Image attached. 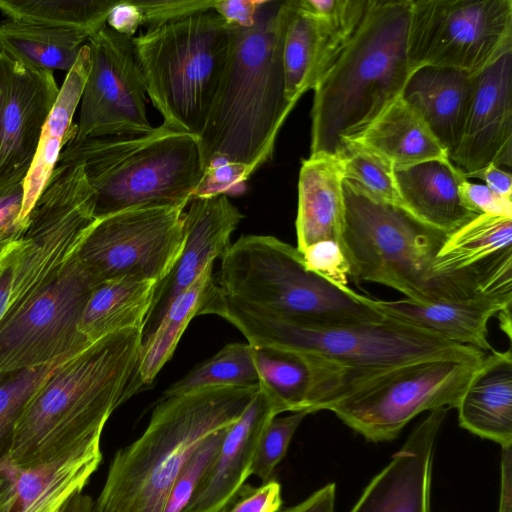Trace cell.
Returning <instances> with one entry per match:
<instances>
[{
    "instance_id": "obj_19",
    "label": "cell",
    "mask_w": 512,
    "mask_h": 512,
    "mask_svg": "<svg viewBox=\"0 0 512 512\" xmlns=\"http://www.w3.org/2000/svg\"><path fill=\"white\" fill-rule=\"evenodd\" d=\"M448 410L429 411L349 512H430L434 448Z\"/></svg>"
},
{
    "instance_id": "obj_37",
    "label": "cell",
    "mask_w": 512,
    "mask_h": 512,
    "mask_svg": "<svg viewBox=\"0 0 512 512\" xmlns=\"http://www.w3.org/2000/svg\"><path fill=\"white\" fill-rule=\"evenodd\" d=\"M59 363L0 371V468L7 465L15 429L25 407Z\"/></svg>"
},
{
    "instance_id": "obj_17",
    "label": "cell",
    "mask_w": 512,
    "mask_h": 512,
    "mask_svg": "<svg viewBox=\"0 0 512 512\" xmlns=\"http://www.w3.org/2000/svg\"><path fill=\"white\" fill-rule=\"evenodd\" d=\"M463 174L512 165V51L474 75L459 142L449 157Z\"/></svg>"
},
{
    "instance_id": "obj_49",
    "label": "cell",
    "mask_w": 512,
    "mask_h": 512,
    "mask_svg": "<svg viewBox=\"0 0 512 512\" xmlns=\"http://www.w3.org/2000/svg\"><path fill=\"white\" fill-rule=\"evenodd\" d=\"M466 179L476 178L497 195L512 200V175L510 172L489 164L482 169L464 174Z\"/></svg>"
},
{
    "instance_id": "obj_27",
    "label": "cell",
    "mask_w": 512,
    "mask_h": 512,
    "mask_svg": "<svg viewBox=\"0 0 512 512\" xmlns=\"http://www.w3.org/2000/svg\"><path fill=\"white\" fill-rule=\"evenodd\" d=\"M90 68V50L82 47L59 89L53 108L42 128L36 154L24 181L21 222L26 219L56 166L61 150L77 133L74 114L80 104Z\"/></svg>"
},
{
    "instance_id": "obj_50",
    "label": "cell",
    "mask_w": 512,
    "mask_h": 512,
    "mask_svg": "<svg viewBox=\"0 0 512 512\" xmlns=\"http://www.w3.org/2000/svg\"><path fill=\"white\" fill-rule=\"evenodd\" d=\"M336 486L328 483L304 501L282 512H335Z\"/></svg>"
},
{
    "instance_id": "obj_16",
    "label": "cell",
    "mask_w": 512,
    "mask_h": 512,
    "mask_svg": "<svg viewBox=\"0 0 512 512\" xmlns=\"http://www.w3.org/2000/svg\"><path fill=\"white\" fill-rule=\"evenodd\" d=\"M59 89L53 70L0 49V188L25 181Z\"/></svg>"
},
{
    "instance_id": "obj_39",
    "label": "cell",
    "mask_w": 512,
    "mask_h": 512,
    "mask_svg": "<svg viewBox=\"0 0 512 512\" xmlns=\"http://www.w3.org/2000/svg\"><path fill=\"white\" fill-rule=\"evenodd\" d=\"M307 411L292 412L285 417H274L263 430L259 439L250 474L262 483L271 480L274 469L283 459L296 429L308 415Z\"/></svg>"
},
{
    "instance_id": "obj_35",
    "label": "cell",
    "mask_w": 512,
    "mask_h": 512,
    "mask_svg": "<svg viewBox=\"0 0 512 512\" xmlns=\"http://www.w3.org/2000/svg\"><path fill=\"white\" fill-rule=\"evenodd\" d=\"M119 0H0L6 18L77 29L90 36L106 25Z\"/></svg>"
},
{
    "instance_id": "obj_43",
    "label": "cell",
    "mask_w": 512,
    "mask_h": 512,
    "mask_svg": "<svg viewBox=\"0 0 512 512\" xmlns=\"http://www.w3.org/2000/svg\"><path fill=\"white\" fill-rule=\"evenodd\" d=\"M281 486L275 480L259 487L243 485L220 512H279Z\"/></svg>"
},
{
    "instance_id": "obj_40",
    "label": "cell",
    "mask_w": 512,
    "mask_h": 512,
    "mask_svg": "<svg viewBox=\"0 0 512 512\" xmlns=\"http://www.w3.org/2000/svg\"><path fill=\"white\" fill-rule=\"evenodd\" d=\"M229 427L209 435L183 465L168 494L164 512L183 510L216 458Z\"/></svg>"
},
{
    "instance_id": "obj_1",
    "label": "cell",
    "mask_w": 512,
    "mask_h": 512,
    "mask_svg": "<svg viewBox=\"0 0 512 512\" xmlns=\"http://www.w3.org/2000/svg\"><path fill=\"white\" fill-rule=\"evenodd\" d=\"M260 349L304 359L312 373L308 410H324L349 383L421 360L480 362L486 352L426 329L386 318L380 322L315 325L226 296L219 288L208 306Z\"/></svg>"
},
{
    "instance_id": "obj_22",
    "label": "cell",
    "mask_w": 512,
    "mask_h": 512,
    "mask_svg": "<svg viewBox=\"0 0 512 512\" xmlns=\"http://www.w3.org/2000/svg\"><path fill=\"white\" fill-rule=\"evenodd\" d=\"M456 409L459 425L469 432L512 446V353L491 349L468 383Z\"/></svg>"
},
{
    "instance_id": "obj_53",
    "label": "cell",
    "mask_w": 512,
    "mask_h": 512,
    "mask_svg": "<svg viewBox=\"0 0 512 512\" xmlns=\"http://www.w3.org/2000/svg\"><path fill=\"white\" fill-rule=\"evenodd\" d=\"M499 317L500 327L511 339V308L501 311L497 314Z\"/></svg>"
},
{
    "instance_id": "obj_25",
    "label": "cell",
    "mask_w": 512,
    "mask_h": 512,
    "mask_svg": "<svg viewBox=\"0 0 512 512\" xmlns=\"http://www.w3.org/2000/svg\"><path fill=\"white\" fill-rule=\"evenodd\" d=\"M102 460L100 443L72 451L35 468L14 470V494L8 512H65L82 492Z\"/></svg>"
},
{
    "instance_id": "obj_38",
    "label": "cell",
    "mask_w": 512,
    "mask_h": 512,
    "mask_svg": "<svg viewBox=\"0 0 512 512\" xmlns=\"http://www.w3.org/2000/svg\"><path fill=\"white\" fill-rule=\"evenodd\" d=\"M338 157L344 180L375 201L406 210L396 183L395 170L385 159L356 142H348Z\"/></svg>"
},
{
    "instance_id": "obj_31",
    "label": "cell",
    "mask_w": 512,
    "mask_h": 512,
    "mask_svg": "<svg viewBox=\"0 0 512 512\" xmlns=\"http://www.w3.org/2000/svg\"><path fill=\"white\" fill-rule=\"evenodd\" d=\"M90 35L84 31L13 18L0 22V49L46 69L68 72Z\"/></svg>"
},
{
    "instance_id": "obj_5",
    "label": "cell",
    "mask_w": 512,
    "mask_h": 512,
    "mask_svg": "<svg viewBox=\"0 0 512 512\" xmlns=\"http://www.w3.org/2000/svg\"><path fill=\"white\" fill-rule=\"evenodd\" d=\"M259 390L216 386L164 397L142 435L115 453L95 504L107 512H164L183 465L209 435L231 426Z\"/></svg>"
},
{
    "instance_id": "obj_28",
    "label": "cell",
    "mask_w": 512,
    "mask_h": 512,
    "mask_svg": "<svg viewBox=\"0 0 512 512\" xmlns=\"http://www.w3.org/2000/svg\"><path fill=\"white\" fill-rule=\"evenodd\" d=\"M351 142L379 155L394 170L449 159L422 115L402 96Z\"/></svg>"
},
{
    "instance_id": "obj_41",
    "label": "cell",
    "mask_w": 512,
    "mask_h": 512,
    "mask_svg": "<svg viewBox=\"0 0 512 512\" xmlns=\"http://www.w3.org/2000/svg\"><path fill=\"white\" fill-rule=\"evenodd\" d=\"M305 267L330 284L347 289L349 262L341 244L335 240H321L301 251Z\"/></svg>"
},
{
    "instance_id": "obj_7",
    "label": "cell",
    "mask_w": 512,
    "mask_h": 512,
    "mask_svg": "<svg viewBox=\"0 0 512 512\" xmlns=\"http://www.w3.org/2000/svg\"><path fill=\"white\" fill-rule=\"evenodd\" d=\"M60 155L82 165L98 219L138 208L184 209L207 171L198 136L163 124L143 135L73 137Z\"/></svg>"
},
{
    "instance_id": "obj_3",
    "label": "cell",
    "mask_w": 512,
    "mask_h": 512,
    "mask_svg": "<svg viewBox=\"0 0 512 512\" xmlns=\"http://www.w3.org/2000/svg\"><path fill=\"white\" fill-rule=\"evenodd\" d=\"M287 1H265L255 23L236 28L233 46L197 135L206 168L245 167L251 176L270 161L295 105L285 96L283 44Z\"/></svg>"
},
{
    "instance_id": "obj_26",
    "label": "cell",
    "mask_w": 512,
    "mask_h": 512,
    "mask_svg": "<svg viewBox=\"0 0 512 512\" xmlns=\"http://www.w3.org/2000/svg\"><path fill=\"white\" fill-rule=\"evenodd\" d=\"M464 174L447 160H431L395 170L406 210L422 223L450 233L476 216L461 203Z\"/></svg>"
},
{
    "instance_id": "obj_21",
    "label": "cell",
    "mask_w": 512,
    "mask_h": 512,
    "mask_svg": "<svg viewBox=\"0 0 512 512\" xmlns=\"http://www.w3.org/2000/svg\"><path fill=\"white\" fill-rule=\"evenodd\" d=\"M371 301L386 318L484 352L493 349L488 340L489 320L512 306V298L479 290L464 299L431 303H418L408 298L389 301L372 298Z\"/></svg>"
},
{
    "instance_id": "obj_46",
    "label": "cell",
    "mask_w": 512,
    "mask_h": 512,
    "mask_svg": "<svg viewBox=\"0 0 512 512\" xmlns=\"http://www.w3.org/2000/svg\"><path fill=\"white\" fill-rule=\"evenodd\" d=\"M250 175L245 167L233 163H220L207 169L194 198L225 194L236 184L245 182Z\"/></svg>"
},
{
    "instance_id": "obj_52",
    "label": "cell",
    "mask_w": 512,
    "mask_h": 512,
    "mask_svg": "<svg viewBox=\"0 0 512 512\" xmlns=\"http://www.w3.org/2000/svg\"><path fill=\"white\" fill-rule=\"evenodd\" d=\"M94 500L87 494L77 493L69 501L65 512H92Z\"/></svg>"
},
{
    "instance_id": "obj_15",
    "label": "cell",
    "mask_w": 512,
    "mask_h": 512,
    "mask_svg": "<svg viewBox=\"0 0 512 512\" xmlns=\"http://www.w3.org/2000/svg\"><path fill=\"white\" fill-rule=\"evenodd\" d=\"M87 45L90 68L80 101L76 140L151 132L147 91L133 38L105 25Z\"/></svg>"
},
{
    "instance_id": "obj_8",
    "label": "cell",
    "mask_w": 512,
    "mask_h": 512,
    "mask_svg": "<svg viewBox=\"0 0 512 512\" xmlns=\"http://www.w3.org/2000/svg\"><path fill=\"white\" fill-rule=\"evenodd\" d=\"M236 28L211 10L147 28L133 37L147 96L163 125L200 133Z\"/></svg>"
},
{
    "instance_id": "obj_14",
    "label": "cell",
    "mask_w": 512,
    "mask_h": 512,
    "mask_svg": "<svg viewBox=\"0 0 512 512\" xmlns=\"http://www.w3.org/2000/svg\"><path fill=\"white\" fill-rule=\"evenodd\" d=\"M183 209L138 208L99 219L78 259L100 282L136 278L161 282L184 244Z\"/></svg>"
},
{
    "instance_id": "obj_10",
    "label": "cell",
    "mask_w": 512,
    "mask_h": 512,
    "mask_svg": "<svg viewBox=\"0 0 512 512\" xmlns=\"http://www.w3.org/2000/svg\"><path fill=\"white\" fill-rule=\"evenodd\" d=\"M98 220L82 165L60 155L23 234L0 250V321L77 257Z\"/></svg>"
},
{
    "instance_id": "obj_44",
    "label": "cell",
    "mask_w": 512,
    "mask_h": 512,
    "mask_svg": "<svg viewBox=\"0 0 512 512\" xmlns=\"http://www.w3.org/2000/svg\"><path fill=\"white\" fill-rule=\"evenodd\" d=\"M462 205L475 215L489 214L512 218V200L503 198L484 184H477L465 177L458 185Z\"/></svg>"
},
{
    "instance_id": "obj_36",
    "label": "cell",
    "mask_w": 512,
    "mask_h": 512,
    "mask_svg": "<svg viewBox=\"0 0 512 512\" xmlns=\"http://www.w3.org/2000/svg\"><path fill=\"white\" fill-rule=\"evenodd\" d=\"M255 350L248 342L225 345L169 386L164 397L207 387L258 385Z\"/></svg>"
},
{
    "instance_id": "obj_6",
    "label": "cell",
    "mask_w": 512,
    "mask_h": 512,
    "mask_svg": "<svg viewBox=\"0 0 512 512\" xmlns=\"http://www.w3.org/2000/svg\"><path fill=\"white\" fill-rule=\"evenodd\" d=\"M342 248L355 282L393 288L418 303L473 295L485 269L453 276L432 272L448 233L432 228L402 207L375 201L343 180Z\"/></svg>"
},
{
    "instance_id": "obj_13",
    "label": "cell",
    "mask_w": 512,
    "mask_h": 512,
    "mask_svg": "<svg viewBox=\"0 0 512 512\" xmlns=\"http://www.w3.org/2000/svg\"><path fill=\"white\" fill-rule=\"evenodd\" d=\"M99 281L76 257L0 321V371L64 361L88 347L79 331L83 309Z\"/></svg>"
},
{
    "instance_id": "obj_30",
    "label": "cell",
    "mask_w": 512,
    "mask_h": 512,
    "mask_svg": "<svg viewBox=\"0 0 512 512\" xmlns=\"http://www.w3.org/2000/svg\"><path fill=\"white\" fill-rule=\"evenodd\" d=\"M512 249V218L480 214L447 234L436 253L432 272L453 276L483 270Z\"/></svg>"
},
{
    "instance_id": "obj_51",
    "label": "cell",
    "mask_w": 512,
    "mask_h": 512,
    "mask_svg": "<svg viewBox=\"0 0 512 512\" xmlns=\"http://www.w3.org/2000/svg\"><path fill=\"white\" fill-rule=\"evenodd\" d=\"M15 487V473L8 467L0 468V512H8Z\"/></svg>"
},
{
    "instance_id": "obj_24",
    "label": "cell",
    "mask_w": 512,
    "mask_h": 512,
    "mask_svg": "<svg viewBox=\"0 0 512 512\" xmlns=\"http://www.w3.org/2000/svg\"><path fill=\"white\" fill-rule=\"evenodd\" d=\"M473 84L474 75L464 71L421 67L412 73L402 94L422 115L449 157L461 136Z\"/></svg>"
},
{
    "instance_id": "obj_29",
    "label": "cell",
    "mask_w": 512,
    "mask_h": 512,
    "mask_svg": "<svg viewBox=\"0 0 512 512\" xmlns=\"http://www.w3.org/2000/svg\"><path fill=\"white\" fill-rule=\"evenodd\" d=\"M157 284L154 280L136 278L100 282L86 302L79 331L92 344L115 332L142 330Z\"/></svg>"
},
{
    "instance_id": "obj_20",
    "label": "cell",
    "mask_w": 512,
    "mask_h": 512,
    "mask_svg": "<svg viewBox=\"0 0 512 512\" xmlns=\"http://www.w3.org/2000/svg\"><path fill=\"white\" fill-rule=\"evenodd\" d=\"M278 412L261 391L227 429L220 450L181 512H220L251 475L261 434Z\"/></svg>"
},
{
    "instance_id": "obj_45",
    "label": "cell",
    "mask_w": 512,
    "mask_h": 512,
    "mask_svg": "<svg viewBox=\"0 0 512 512\" xmlns=\"http://www.w3.org/2000/svg\"><path fill=\"white\" fill-rule=\"evenodd\" d=\"M24 182L0 188V250L19 239L25 225L21 222Z\"/></svg>"
},
{
    "instance_id": "obj_48",
    "label": "cell",
    "mask_w": 512,
    "mask_h": 512,
    "mask_svg": "<svg viewBox=\"0 0 512 512\" xmlns=\"http://www.w3.org/2000/svg\"><path fill=\"white\" fill-rule=\"evenodd\" d=\"M106 25L127 37L133 38L142 25V14L134 0H119L110 11Z\"/></svg>"
},
{
    "instance_id": "obj_2",
    "label": "cell",
    "mask_w": 512,
    "mask_h": 512,
    "mask_svg": "<svg viewBox=\"0 0 512 512\" xmlns=\"http://www.w3.org/2000/svg\"><path fill=\"white\" fill-rule=\"evenodd\" d=\"M142 330L109 334L60 362L25 407L6 467L35 468L100 443L111 414L142 386Z\"/></svg>"
},
{
    "instance_id": "obj_34",
    "label": "cell",
    "mask_w": 512,
    "mask_h": 512,
    "mask_svg": "<svg viewBox=\"0 0 512 512\" xmlns=\"http://www.w3.org/2000/svg\"><path fill=\"white\" fill-rule=\"evenodd\" d=\"M254 361L259 388L278 414L308 412L312 376L305 360L289 353L256 348Z\"/></svg>"
},
{
    "instance_id": "obj_33",
    "label": "cell",
    "mask_w": 512,
    "mask_h": 512,
    "mask_svg": "<svg viewBox=\"0 0 512 512\" xmlns=\"http://www.w3.org/2000/svg\"><path fill=\"white\" fill-rule=\"evenodd\" d=\"M288 14L283 44L285 96L296 105L301 96L313 90L322 58V37L317 18L299 0L287 1Z\"/></svg>"
},
{
    "instance_id": "obj_23",
    "label": "cell",
    "mask_w": 512,
    "mask_h": 512,
    "mask_svg": "<svg viewBox=\"0 0 512 512\" xmlns=\"http://www.w3.org/2000/svg\"><path fill=\"white\" fill-rule=\"evenodd\" d=\"M343 172L339 157L317 154L302 161L298 179L297 249L321 240L342 246Z\"/></svg>"
},
{
    "instance_id": "obj_9",
    "label": "cell",
    "mask_w": 512,
    "mask_h": 512,
    "mask_svg": "<svg viewBox=\"0 0 512 512\" xmlns=\"http://www.w3.org/2000/svg\"><path fill=\"white\" fill-rule=\"evenodd\" d=\"M221 260L217 284L230 298L315 325L385 319L372 298L309 271L297 247L274 236L243 235Z\"/></svg>"
},
{
    "instance_id": "obj_12",
    "label": "cell",
    "mask_w": 512,
    "mask_h": 512,
    "mask_svg": "<svg viewBox=\"0 0 512 512\" xmlns=\"http://www.w3.org/2000/svg\"><path fill=\"white\" fill-rule=\"evenodd\" d=\"M512 51L511 0H411L407 57L476 75Z\"/></svg>"
},
{
    "instance_id": "obj_32",
    "label": "cell",
    "mask_w": 512,
    "mask_h": 512,
    "mask_svg": "<svg viewBox=\"0 0 512 512\" xmlns=\"http://www.w3.org/2000/svg\"><path fill=\"white\" fill-rule=\"evenodd\" d=\"M213 264L209 262L198 278L174 298L155 330L142 341L139 359L141 385H150L172 357L191 320L203 315L215 285Z\"/></svg>"
},
{
    "instance_id": "obj_47",
    "label": "cell",
    "mask_w": 512,
    "mask_h": 512,
    "mask_svg": "<svg viewBox=\"0 0 512 512\" xmlns=\"http://www.w3.org/2000/svg\"><path fill=\"white\" fill-rule=\"evenodd\" d=\"M265 1L254 0H218L214 11L227 23L238 27H250L256 19Z\"/></svg>"
},
{
    "instance_id": "obj_42",
    "label": "cell",
    "mask_w": 512,
    "mask_h": 512,
    "mask_svg": "<svg viewBox=\"0 0 512 512\" xmlns=\"http://www.w3.org/2000/svg\"><path fill=\"white\" fill-rule=\"evenodd\" d=\"M147 28L174 21L185 16L214 10L216 0H134Z\"/></svg>"
},
{
    "instance_id": "obj_18",
    "label": "cell",
    "mask_w": 512,
    "mask_h": 512,
    "mask_svg": "<svg viewBox=\"0 0 512 512\" xmlns=\"http://www.w3.org/2000/svg\"><path fill=\"white\" fill-rule=\"evenodd\" d=\"M243 214L226 194L195 198L184 213V244L169 274L157 284L142 327V341L158 326L176 296L188 288L209 262L222 258Z\"/></svg>"
},
{
    "instance_id": "obj_54",
    "label": "cell",
    "mask_w": 512,
    "mask_h": 512,
    "mask_svg": "<svg viewBox=\"0 0 512 512\" xmlns=\"http://www.w3.org/2000/svg\"><path fill=\"white\" fill-rule=\"evenodd\" d=\"M92 512H107L106 510L102 509L101 507L97 506L94 501Z\"/></svg>"
},
{
    "instance_id": "obj_4",
    "label": "cell",
    "mask_w": 512,
    "mask_h": 512,
    "mask_svg": "<svg viewBox=\"0 0 512 512\" xmlns=\"http://www.w3.org/2000/svg\"><path fill=\"white\" fill-rule=\"evenodd\" d=\"M411 0H368L313 88L310 155L338 157L394 101L414 72L407 57Z\"/></svg>"
},
{
    "instance_id": "obj_11",
    "label": "cell",
    "mask_w": 512,
    "mask_h": 512,
    "mask_svg": "<svg viewBox=\"0 0 512 512\" xmlns=\"http://www.w3.org/2000/svg\"><path fill=\"white\" fill-rule=\"evenodd\" d=\"M480 363L435 358L394 366L349 383L325 410L368 441H390L420 413L456 408Z\"/></svg>"
}]
</instances>
